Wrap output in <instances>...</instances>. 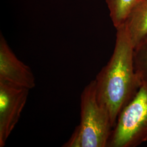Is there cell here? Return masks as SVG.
Wrapping results in <instances>:
<instances>
[{
    "label": "cell",
    "mask_w": 147,
    "mask_h": 147,
    "mask_svg": "<svg viewBox=\"0 0 147 147\" xmlns=\"http://www.w3.org/2000/svg\"><path fill=\"white\" fill-rule=\"evenodd\" d=\"M116 30L113 54L95 79L97 99L108 112L113 128L141 85L134 67V47L126 27L123 24Z\"/></svg>",
    "instance_id": "obj_1"
},
{
    "label": "cell",
    "mask_w": 147,
    "mask_h": 147,
    "mask_svg": "<svg viewBox=\"0 0 147 147\" xmlns=\"http://www.w3.org/2000/svg\"><path fill=\"white\" fill-rule=\"evenodd\" d=\"M80 123L63 147H106L113 126L107 111L96 97L95 80H92L81 95Z\"/></svg>",
    "instance_id": "obj_2"
},
{
    "label": "cell",
    "mask_w": 147,
    "mask_h": 147,
    "mask_svg": "<svg viewBox=\"0 0 147 147\" xmlns=\"http://www.w3.org/2000/svg\"><path fill=\"white\" fill-rule=\"evenodd\" d=\"M147 141V82H143L119 113L107 147H137Z\"/></svg>",
    "instance_id": "obj_3"
},
{
    "label": "cell",
    "mask_w": 147,
    "mask_h": 147,
    "mask_svg": "<svg viewBox=\"0 0 147 147\" xmlns=\"http://www.w3.org/2000/svg\"><path fill=\"white\" fill-rule=\"evenodd\" d=\"M29 90L0 82V147L5 146L19 120Z\"/></svg>",
    "instance_id": "obj_4"
},
{
    "label": "cell",
    "mask_w": 147,
    "mask_h": 147,
    "mask_svg": "<svg viewBox=\"0 0 147 147\" xmlns=\"http://www.w3.org/2000/svg\"><path fill=\"white\" fill-rule=\"evenodd\" d=\"M0 82L28 89L36 86L31 69L17 58L2 34L0 38Z\"/></svg>",
    "instance_id": "obj_5"
},
{
    "label": "cell",
    "mask_w": 147,
    "mask_h": 147,
    "mask_svg": "<svg viewBox=\"0 0 147 147\" xmlns=\"http://www.w3.org/2000/svg\"><path fill=\"white\" fill-rule=\"evenodd\" d=\"M124 24L135 47L147 35V0H138Z\"/></svg>",
    "instance_id": "obj_6"
},
{
    "label": "cell",
    "mask_w": 147,
    "mask_h": 147,
    "mask_svg": "<svg viewBox=\"0 0 147 147\" xmlns=\"http://www.w3.org/2000/svg\"><path fill=\"white\" fill-rule=\"evenodd\" d=\"M138 0H106L111 19L117 28L123 25L127 16Z\"/></svg>",
    "instance_id": "obj_7"
},
{
    "label": "cell",
    "mask_w": 147,
    "mask_h": 147,
    "mask_svg": "<svg viewBox=\"0 0 147 147\" xmlns=\"http://www.w3.org/2000/svg\"><path fill=\"white\" fill-rule=\"evenodd\" d=\"M134 67L141 84L147 82V35L134 47Z\"/></svg>",
    "instance_id": "obj_8"
}]
</instances>
